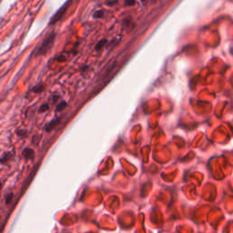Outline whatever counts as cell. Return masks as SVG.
Segmentation results:
<instances>
[{
  "label": "cell",
  "instance_id": "cell-5",
  "mask_svg": "<svg viewBox=\"0 0 233 233\" xmlns=\"http://www.w3.org/2000/svg\"><path fill=\"white\" fill-rule=\"evenodd\" d=\"M58 122H59V119H55V120H53L52 122H50L49 124H47V125L46 129H47V131H50V130H52L54 128H56V125L58 124Z\"/></svg>",
  "mask_w": 233,
  "mask_h": 233
},
{
  "label": "cell",
  "instance_id": "cell-9",
  "mask_svg": "<svg viewBox=\"0 0 233 233\" xmlns=\"http://www.w3.org/2000/svg\"><path fill=\"white\" fill-rule=\"evenodd\" d=\"M136 3L135 0H125V4L127 6H133Z\"/></svg>",
  "mask_w": 233,
  "mask_h": 233
},
{
  "label": "cell",
  "instance_id": "cell-6",
  "mask_svg": "<svg viewBox=\"0 0 233 233\" xmlns=\"http://www.w3.org/2000/svg\"><path fill=\"white\" fill-rule=\"evenodd\" d=\"M104 16V10H98L94 14V18H101Z\"/></svg>",
  "mask_w": 233,
  "mask_h": 233
},
{
  "label": "cell",
  "instance_id": "cell-1",
  "mask_svg": "<svg viewBox=\"0 0 233 233\" xmlns=\"http://www.w3.org/2000/svg\"><path fill=\"white\" fill-rule=\"evenodd\" d=\"M55 37H56V34L52 33V34L49 35L43 42L41 44L38 48L36 50L35 52V55L36 56H40V55H45L49 49H50L54 44V41H55Z\"/></svg>",
  "mask_w": 233,
  "mask_h": 233
},
{
  "label": "cell",
  "instance_id": "cell-2",
  "mask_svg": "<svg viewBox=\"0 0 233 233\" xmlns=\"http://www.w3.org/2000/svg\"><path fill=\"white\" fill-rule=\"evenodd\" d=\"M70 2H71V0H68V2H66L59 10H58V12L53 16V18H52V20H51V22H50V24H55L56 22H57L58 20H60L61 19V18L63 16V15L66 13V9H68V6H69V5H70Z\"/></svg>",
  "mask_w": 233,
  "mask_h": 233
},
{
  "label": "cell",
  "instance_id": "cell-3",
  "mask_svg": "<svg viewBox=\"0 0 233 233\" xmlns=\"http://www.w3.org/2000/svg\"><path fill=\"white\" fill-rule=\"evenodd\" d=\"M23 156L26 157V159H33V157H34V151H33V149L31 148H26L25 150L23 151Z\"/></svg>",
  "mask_w": 233,
  "mask_h": 233
},
{
  "label": "cell",
  "instance_id": "cell-4",
  "mask_svg": "<svg viewBox=\"0 0 233 233\" xmlns=\"http://www.w3.org/2000/svg\"><path fill=\"white\" fill-rule=\"evenodd\" d=\"M106 44H107V39H102L100 41H98L96 45V47H95V49L97 51H100L101 49L105 47Z\"/></svg>",
  "mask_w": 233,
  "mask_h": 233
},
{
  "label": "cell",
  "instance_id": "cell-7",
  "mask_svg": "<svg viewBox=\"0 0 233 233\" xmlns=\"http://www.w3.org/2000/svg\"><path fill=\"white\" fill-rule=\"evenodd\" d=\"M66 107V102H61V103H59L58 104V106H57V107H56V111H61V110H63L65 107Z\"/></svg>",
  "mask_w": 233,
  "mask_h": 233
},
{
  "label": "cell",
  "instance_id": "cell-10",
  "mask_svg": "<svg viewBox=\"0 0 233 233\" xmlns=\"http://www.w3.org/2000/svg\"><path fill=\"white\" fill-rule=\"evenodd\" d=\"M42 89H43V86H37V87L33 88V90H34L35 92H40V91L42 90Z\"/></svg>",
  "mask_w": 233,
  "mask_h": 233
},
{
  "label": "cell",
  "instance_id": "cell-8",
  "mask_svg": "<svg viewBox=\"0 0 233 233\" xmlns=\"http://www.w3.org/2000/svg\"><path fill=\"white\" fill-rule=\"evenodd\" d=\"M48 109H49V106L47 104H45V105H42V106L39 107L38 111L39 112H45V111L48 110Z\"/></svg>",
  "mask_w": 233,
  "mask_h": 233
}]
</instances>
